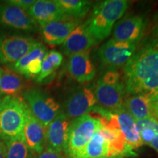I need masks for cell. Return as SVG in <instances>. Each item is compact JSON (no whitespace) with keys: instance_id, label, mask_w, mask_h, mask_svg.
<instances>
[{"instance_id":"obj_1","label":"cell","mask_w":158,"mask_h":158,"mask_svg":"<svg viewBox=\"0 0 158 158\" xmlns=\"http://www.w3.org/2000/svg\"><path fill=\"white\" fill-rule=\"evenodd\" d=\"M125 92L143 94L150 101L158 97V42L151 39L136 51L124 68Z\"/></svg>"},{"instance_id":"obj_2","label":"cell","mask_w":158,"mask_h":158,"mask_svg":"<svg viewBox=\"0 0 158 158\" xmlns=\"http://www.w3.org/2000/svg\"><path fill=\"white\" fill-rule=\"evenodd\" d=\"M129 7L126 0H105L94 6L89 19L85 22L92 36L100 42L109 36L116 21Z\"/></svg>"},{"instance_id":"obj_3","label":"cell","mask_w":158,"mask_h":158,"mask_svg":"<svg viewBox=\"0 0 158 158\" xmlns=\"http://www.w3.org/2000/svg\"><path fill=\"white\" fill-rule=\"evenodd\" d=\"M28 107L21 96H4L0 101V141L23 133Z\"/></svg>"},{"instance_id":"obj_4","label":"cell","mask_w":158,"mask_h":158,"mask_svg":"<svg viewBox=\"0 0 158 158\" xmlns=\"http://www.w3.org/2000/svg\"><path fill=\"white\" fill-rule=\"evenodd\" d=\"M94 93L97 103L104 109L115 112L123 108L124 84L114 70L108 71L97 81Z\"/></svg>"},{"instance_id":"obj_5","label":"cell","mask_w":158,"mask_h":158,"mask_svg":"<svg viewBox=\"0 0 158 158\" xmlns=\"http://www.w3.org/2000/svg\"><path fill=\"white\" fill-rule=\"evenodd\" d=\"M100 128L99 118L86 114L71 120L64 152L73 158L85 147Z\"/></svg>"},{"instance_id":"obj_6","label":"cell","mask_w":158,"mask_h":158,"mask_svg":"<svg viewBox=\"0 0 158 158\" xmlns=\"http://www.w3.org/2000/svg\"><path fill=\"white\" fill-rule=\"evenodd\" d=\"M30 113L45 127L60 113V105L44 91L38 88L24 90L21 94Z\"/></svg>"},{"instance_id":"obj_7","label":"cell","mask_w":158,"mask_h":158,"mask_svg":"<svg viewBox=\"0 0 158 158\" xmlns=\"http://www.w3.org/2000/svg\"><path fill=\"white\" fill-rule=\"evenodd\" d=\"M39 42L33 37L19 33H0V64H14Z\"/></svg>"},{"instance_id":"obj_8","label":"cell","mask_w":158,"mask_h":158,"mask_svg":"<svg viewBox=\"0 0 158 158\" xmlns=\"http://www.w3.org/2000/svg\"><path fill=\"white\" fill-rule=\"evenodd\" d=\"M136 51V44L110 39L100 47L98 55L100 62L110 68L124 67Z\"/></svg>"},{"instance_id":"obj_9","label":"cell","mask_w":158,"mask_h":158,"mask_svg":"<svg viewBox=\"0 0 158 158\" xmlns=\"http://www.w3.org/2000/svg\"><path fill=\"white\" fill-rule=\"evenodd\" d=\"M0 27L23 31H35L38 26L24 10L7 2L0 5Z\"/></svg>"},{"instance_id":"obj_10","label":"cell","mask_w":158,"mask_h":158,"mask_svg":"<svg viewBox=\"0 0 158 158\" xmlns=\"http://www.w3.org/2000/svg\"><path fill=\"white\" fill-rule=\"evenodd\" d=\"M96 104L94 91L89 87H82L68 96L62 111L69 119L73 120L89 114Z\"/></svg>"},{"instance_id":"obj_11","label":"cell","mask_w":158,"mask_h":158,"mask_svg":"<svg viewBox=\"0 0 158 158\" xmlns=\"http://www.w3.org/2000/svg\"><path fill=\"white\" fill-rule=\"evenodd\" d=\"M48 52L46 47L39 42L25 56L14 64L7 66V68L27 78H36L40 72L43 59Z\"/></svg>"},{"instance_id":"obj_12","label":"cell","mask_w":158,"mask_h":158,"mask_svg":"<svg viewBox=\"0 0 158 158\" xmlns=\"http://www.w3.org/2000/svg\"><path fill=\"white\" fill-rule=\"evenodd\" d=\"M145 27L146 20L142 15L129 16L117 23L112 39L119 42L136 44L143 37Z\"/></svg>"},{"instance_id":"obj_13","label":"cell","mask_w":158,"mask_h":158,"mask_svg":"<svg viewBox=\"0 0 158 158\" xmlns=\"http://www.w3.org/2000/svg\"><path fill=\"white\" fill-rule=\"evenodd\" d=\"M70 124V119L61 110L60 113L47 126L45 148L60 153L64 152Z\"/></svg>"},{"instance_id":"obj_14","label":"cell","mask_w":158,"mask_h":158,"mask_svg":"<svg viewBox=\"0 0 158 158\" xmlns=\"http://www.w3.org/2000/svg\"><path fill=\"white\" fill-rule=\"evenodd\" d=\"M23 137L28 147L35 155L43 152L46 143V127L30 113L29 108L26 115Z\"/></svg>"},{"instance_id":"obj_15","label":"cell","mask_w":158,"mask_h":158,"mask_svg":"<svg viewBox=\"0 0 158 158\" xmlns=\"http://www.w3.org/2000/svg\"><path fill=\"white\" fill-rule=\"evenodd\" d=\"M79 25L78 21L64 19L47 23L40 27L41 36L49 45H60L66 40L70 33Z\"/></svg>"},{"instance_id":"obj_16","label":"cell","mask_w":158,"mask_h":158,"mask_svg":"<svg viewBox=\"0 0 158 158\" xmlns=\"http://www.w3.org/2000/svg\"><path fill=\"white\" fill-rule=\"evenodd\" d=\"M98 43L89 31L86 23L79 24L62 43V51L68 56L89 51Z\"/></svg>"},{"instance_id":"obj_17","label":"cell","mask_w":158,"mask_h":158,"mask_svg":"<svg viewBox=\"0 0 158 158\" xmlns=\"http://www.w3.org/2000/svg\"><path fill=\"white\" fill-rule=\"evenodd\" d=\"M27 12L40 27L57 20L68 19L56 0H37Z\"/></svg>"},{"instance_id":"obj_18","label":"cell","mask_w":158,"mask_h":158,"mask_svg":"<svg viewBox=\"0 0 158 158\" xmlns=\"http://www.w3.org/2000/svg\"><path fill=\"white\" fill-rule=\"evenodd\" d=\"M68 70L70 76L76 81L86 83L92 81L95 76V68L90 59L89 51L69 56Z\"/></svg>"},{"instance_id":"obj_19","label":"cell","mask_w":158,"mask_h":158,"mask_svg":"<svg viewBox=\"0 0 158 158\" xmlns=\"http://www.w3.org/2000/svg\"><path fill=\"white\" fill-rule=\"evenodd\" d=\"M114 113L116 116L118 129L123 134L125 141L133 149L143 145L140 138L135 120L123 108Z\"/></svg>"},{"instance_id":"obj_20","label":"cell","mask_w":158,"mask_h":158,"mask_svg":"<svg viewBox=\"0 0 158 158\" xmlns=\"http://www.w3.org/2000/svg\"><path fill=\"white\" fill-rule=\"evenodd\" d=\"M23 77L7 68L2 70L0 77V94L5 96H20L24 91Z\"/></svg>"},{"instance_id":"obj_21","label":"cell","mask_w":158,"mask_h":158,"mask_svg":"<svg viewBox=\"0 0 158 158\" xmlns=\"http://www.w3.org/2000/svg\"><path fill=\"white\" fill-rule=\"evenodd\" d=\"M123 108L135 121L152 117L150 100L143 94H134L124 101Z\"/></svg>"},{"instance_id":"obj_22","label":"cell","mask_w":158,"mask_h":158,"mask_svg":"<svg viewBox=\"0 0 158 158\" xmlns=\"http://www.w3.org/2000/svg\"><path fill=\"white\" fill-rule=\"evenodd\" d=\"M108 142L98 130L84 149L73 158H101L108 157Z\"/></svg>"},{"instance_id":"obj_23","label":"cell","mask_w":158,"mask_h":158,"mask_svg":"<svg viewBox=\"0 0 158 158\" xmlns=\"http://www.w3.org/2000/svg\"><path fill=\"white\" fill-rule=\"evenodd\" d=\"M65 16L78 21L89 11L91 2L86 0H56Z\"/></svg>"},{"instance_id":"obj_24","label":"cell","mask_w":158,"mask_h":158,"mask_svg":"<svg viewBox=\"0 0 158 158\" xmlns=\"http://www.w3.org/2000/svg\"><path fill=\"white\" fill-rule=\"evenodd\" d=\"M5 143L6 158H35V154L28 147L23 133Z\"/></svg>"},{"instance_id":"obj_25","label":"cell","mask_w":158,"mask_h":158,"mask_svg":"<svg viewBox=\"0 0 158 158\" xmlns=\"http://www.w3.org/2000/svg\"><path fill=\"white\" fill-rule=\"evenodd\" d=\"M63 62V56L59 51L52 50L48 51L43 59L40 72L36 78V81L42 82L43 80L52 75Z\"/></svg>"},{"instance_id":"obj_26","label":"cell","mask_w":158,"mask_h":158,"mask_svg":"<svg viewBox=\"0 0 158 158\" xmlns=\"http://www.w3.org/2000/svg\"><path fill=\"white\" fill-rule=\"evenodd\" d=\"M135 123L138 133L141 130L145 129V128H151V129H153L158 133V120L154 118L153 116L137 120V121H135Z\"/></svg>"},{"instance_id":"obj_27","label":"cell","mask_w":158,"mask_h":158,"mask_svg":"<svg viewBox=\"0 0 158 158\" xmlns=\"http://www.w3.org/2000/svg\"><path fill=\"white\" fill-rule=\"evenodd\" d=\"M157 133V132L151 128H145V129L139 131L140 138H141L142 143L143 144H147V145H149V143H151Z\"/></svg>"},{"instance_id":"obj_28","label":"cell","mask_w":158,"mask_h":158,"mask_svg":"<svg viewBox=\"0 0 158 158\" xmlns=\"http://www.w3.org/2000/svg\"><path fill=\"white\" fill-rule=\"evenodd\" d=\"M35 158H64V157L62 155V153L59 152L54 151L48 148H45L43 152L37 155Z\"/></svg>"},{"instance_id":"obj_29","label":"cell","mask_w":158,"mask_h":158,"mask_svg":"<svg viewBox=\"0 0 158 158\" xmlns=\"http://www.w3.org/2000/svg\"><path fill=\"white\" fill-rule=\"evenodd\" d=\"M6 2L17 6V7H21V9L27 11L30 8L31 6L34 4L35 0H10Z\"/></svg>"},{"instance_id":"obj_30","label":"cell","mask_w":158,"mask_h":158,"mask_svg":"<svg viewBox=\"0 0 158 158\" xmlns=\"http://www.w3.org/2000/svg\"><path fill=\"white\" fill-rule=\"evenodd\" d=\"M150 108L152 116L158 120V97L150 101Z\"/></svg>"},{"instance_id":"obj_31","label":"cell","mask_w":158,"mask_h":158,"mask_svg":"<svg viewBox=\"0 0 158 158\" xmlns=\"http://www.w3.org/2000/svg\"><path fill=\"white\" fill-rule=\"evenodd\" d=\"M149 146H150L158 153V133L156 134L155 138H153V140L151 141Z\"/></svg>"},{"instance_id":"obj_32","label":"cell","mask_w":158,"mask_h":158,"mask_svg":"<svg viewBox=\"0 0 158 158\" xmlns=\"http://www.w3.org/2000/svg\"><path fill=\"white\" fill-rule=\"evenodd\" d=\"M0 158H6V145L2 141H0Z\"/></svg>"},{"instance_id":"obj_33","label":"cell","mask_w":158,"mask_h":158,"mask_svg":"<svg viewBox=\"0 0 158 158\" xmlns=\"http://www.w3.org/2000/svg\"><path fill=\"white\" fill-rule=\"evenodd\" d=\"M151 39L155 40L157 41L158 42V25L155 27V29H154L153 32H152V37Z\"/></svg>"},{"instance_id":"obj_34","label":"cell","mask_w":158,"mask_h":158,"mask_svg":"<svg viewBox=\"0 0 158 158\" xmlns=\"http://www.w3.org/2000/svg\"><path fill=\"white\" fill-rule=\"evenodd\" d=\"M101 158H124V157H109V156H108V157H101Z\"/></svg>"},{"instance_id":"obj_35","label":"cell","mask_w":158,"mask_h":158,"mask_svg":"<svg viewBox=\"0 0 158 158\" xmlns=\"http://www.w3.org/2000/svg\"><path fill=\"white\" fill-rule=\"evenodd\" d=\"M2 95H1V94H0V101H1V100H2Z\"/></svg>"}]
</instances>
